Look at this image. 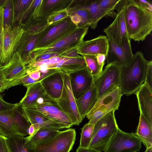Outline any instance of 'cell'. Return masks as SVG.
<instances>
[{"label":"cell","mask_w":152,"mask_h":152,"mask_svg":"<svg viewBox=\"0 0 152 152\" xmlns=\"http://www.w3.org/2000/svg\"><path fill=\"white\" fill-rule=\"evenodd\" d=\"M121 68L110 64L107 65L100 75L94 79L98 99L114 88L119 86Z\"/></svg>","instance_id":"cell-11"},{"label":"cell","mask_w":152,"mask_h":152,"mask_svg":"<svg viewBox=\"0 0 152 152\" xmlns=\"http://www.w3.org/2000/svg\"><path fill=\"white\" fill-rule=\"evenodd\" d=\"M18 105L11 110L0 111V135L7 137L17 135L14 122Z\"/></svg>","instance_id":"cell-29"},{"label":"cell","mask_w":152,"mask_h":152,"mask_svg":"<svg viewBox=\"0 0 152 152\" xmlns=\"http://www.w3.org/2000/svg\"><path fill=\"white\" fill-rule=\"evenodd\" d=\"M75 129H69L60 131L46 144L33 149L34 152H70L76 139Z\"/></svg>","instance_id":"cell-10"},{"label":"cell","mask_w":152,"mask_h":152,"mask_svg":"<svg viewBox=\"0 0 152 152\" xmlns=\"http://www.w3.org/2000/svg\"><path fill=\"white\" fill-rule=\"evenodd\" d=\"M115 9L118 13L115 20L103 31L108 39L118 45L122 46L131 40L129 39L126 27L122 0H120Z\"/></svg>","instance_id":"cell-9"},{"label":"cell","mask_w":152,"mask_h":152,"mask_svg":"<svg viewBox=\"0 0 152 152\" xmlns=\"http://www.w3.org/2000/svg\"><path fill=\"white\" fill-rule=\"evenodd\" d=\"M63 75L64 86L62 93L56 101L73 125H79L83 120L79 113L76 100L72 92L69 75L64 72Z\"/></svg>","instance_id":"cell-8"},{"label":"cell","mask_w":152,"mask_h":152,"mask_svg":"<svg viewBox=\"0 0 152 152\" xmlns=\"http://www.w3.org/2000/svg\"><path fill=\"white\" fill-rule=\"evenodd\" d=\"M137 0L141 5L148 10L152 12V4L151 1L146 0Z\"/></svg>","instance_id":"cell-48"},{"label":"cell","mask_w":152,"mask_h":152,"mask_svg":"<svg viewBox=\"0 0 152 152\" xmlns=\"http://www.w3.org/2000/svg\"><path fill=\"white\" fill-rule=\"evenodd\" d=\"M3 8L0 7V36L3 29Z\"/></svg>","instance_id":"cell-49"},{"label":"cell","mask_w":152,"mask_h":152,"mask_svg":"<svg viewBox=\"0 0 152 152\" xmlns=\"http://www.w3.org/2000/svg\"><path fill=\"white\" fill-rule=\"evenodd\" d=\"M61 56V55L57 53H47L35 57L34 60L31 62L38 61L43 60H47L51 58L59 56Z\"/></svg>","instance_id":"cell-45"},{"label":"cell","mask_w":152,"mask_h":152,"mask_svg":"<svg viewBox=\"0 0 152 152\" xmlns=\"http://www.w3.org/2000/svg\"><path fill=\"white\" fill-rule=\"evenodd\" d=\"M108 50L106 56L107 65L113 64L121 68L129 64L134 56L131 41L120 46L108 39Z\"/></svg>","instance_id":"cell-13"},{"label":"cell","mask_w":152,"mask_h":152,"mask_svg":"<svg viewBox=\"0 0 152 152\" xmlns=\"http://www.w3.org/2000/svg\"><path fill=\"white\" fill-rule=\"evenodd\" d=\"M78 4L86 8L88 10L90 17L89 26L94 29L98 22L106 16L100 8L98 0H75Z\"/></svg>","instance_id":"cell-28"},{"label":"cell","mask_w":152,"mask_h":152,"mask_svg":"<svg viewBox=\"0 0 152 152\" xmlns=\"http://www.w3.org/2000/svg\"><path fill=\"white\" fill-rule=\"evenodd\" d=\"M26 94L19 103L23 107L34 105L39 98L46 94L40 81L26 86Z\"/></svg>","instance_id":"cell-27"},{"label":"cell","mask_w":152,"mask_h":152,"mask_svg":"<svg viewBox=\"0 0 152 152\" xmlns=\"http://www.w3.org/2000/svg\"><path fill=\"white\" fill-rule=\"evenodd\" d=\"M145 152H152V146L146 148Z\"/></svg>","instance_id":"cell-52"},{"label":"cell","mask_w":152,"mask_h":152,"mask_svg":"<svg viewBox=\"0 0 152 152\" xmlns=\"http://www.w3.org/2000/svg\"><path fill=\"white\" fill-rule=\"evenodd\" d=\"M34 128L32 125H31L30 126L28 131V136L32 135L34 132Z\"/></svg>","instance_id":"cell-51"},{"label":"cell","mask_w":152,"mask_h":152,"mask_svg":"<svg viewBox=\"0 0 152 152\" xmlns=\"http://www.w3.org/2000/svg\"><path fill=\"white\" fill-rule=\"evenodd\" d=\"M78 48L70 50L61 55L63 58L57 63L47 66L48 69H58L68 74L86 67L84 58L77 53Z\"/></svg>","instance_id":"cell-15"},{"label":"cell","mask_w":152,"mask_h":152,"mask_svg":"<svg viewBox=\"0 0 152 152\" xmlns=\"http://www.w3.org/2000/svg\"><path fill=\"white\" fill-rule=\"evenodd\" d=\"M88 27L78 28L53 45L48 47L34 49L31 56L34 60L35 57L49 53H56L61 55L72 49L78 48L83 41Z\"/></svg>","instance_id":"cell-5"},{"label":"cell","mask_w":152,"mask_h":152,"mask_svg":"<svg viewBox=\"0 0 152 152\" xmlns=\"http://www.w3.org/2000/svg\"><path fill=\"white\" fill-rule=\"evenodd\" d=\"M0 68L7 80L11 84V87L18 85V82L26 72V66L17 51L10 62Z\"/></svg>","instance_id":"cell-16"},{"label":"cell","mask_w":152,"mask_h":152,"mask_svg":"<svg viewBox=\"0 0 152 152\" xmlns=\"http://www.w3.org/2000/svg\"><path fill=\"white\" fill-rule=\"evenodd\" d=\"M71 89L76 100L80 98L90 88L94 79L86 67L68 74Z\"/></svg>","instance_id":"cell-14"},{"label":"cell","mask_w":152,"mask_h":152,"mask_svg":"<svg viewBox=\"0 0 152 152\" xmlns=\"http://www.w3.org/2000/svg\"><path fill=\"white\" fill-rule=\"evenodd\" d=\"M75 1L73 0L70 6L67 10L69 17L77 28L88 27L90 21L88 10Z\"/></svg>","instance_id":"cell-24"},{"label":"cell","mask_w":152,"mask_h":152,"mask_svg":"<svg viewBox=\"0 0 152 152\" xmlns=\"http://www.w3.org/2000/svg\"><path fill=\"white\" fill-rule=\"evenodd\" d=\"M111 111L94 124L93 136L89 148L104 152L118 128L115 116Z\"/></svg>","instance_id":"cell-3"},{"label":"cell","mask_w":152,"mask_h":152,"mask_svg":"<svg viewBox=\"0 0 152 152\" xmlns=\"http://www.w3.org/2000/svg\"><path fill=\"white\" fill-rule=\"evenodd\" d=\"M136 135L146 148L152 146V123L140 114Z\"/></svg>","instance_id":"cell-30"},{"label":"cell","mask_w":152,"mask_h":152,"mask_svg":"<svg viewBox=\"0 0 152 152\" xmlns=\"http://www.w3.org/2000/svg\"><path fill=\"white\" fill-rule=\"evenodd\" d=\"M77 28L69 17L50 24L41 33L34 49L50 46Z\"/></svg>","instance_id":"cell-4"},{"label":"cell","mask_w":152,"mask_h":152,"mask_svg":"<svg viewBox=\"0 0 152 152\" xmlns=\"http://www.w3.org/2000/svg\"><path fill=\"white\" fill-rule=\"evenodd\" d=\"M98 99L96 88L93 83L86 93L76 100L79 113L83 120L93 108Z\"/></svg>","instance_id":"cell-25"},{"label":"cell","mask_w":152,"mask_h":152,"mask_svg":"<svg viewBox=\"0 0 152 152\" xmlns=\"http://www.w3.org/2000/svg\"><path fill=\"white\" fill-rule=\"evenodd\" d=\"M97 60L102 71L103 70V68L105 64L106 59V56L103 54H99L96 55Z\"/></svg>","instance_id":"cell-47"},{"label":"cell","mask_w":152,"mask_h":152,"mask_svg":"<svg viewBox=\"0 0 152 152\" xmlns=\"http://www.w3.org/2000/svg\"><path fill=\"white\" fill-rule=\"evenodd\" d=\"M152 62L148 65L144 81L145 83L152 91Z\"/></svg>","instance_id":"cell-43"},{"label":"cell","mask_w":152,"mask_h":152,"mask_svg":"<svg viewBox=\"0 0 152 152\" xmlns=\"http://www.w3.org/2000/svg\"><path fill=\"white\" fill-rule=\"evenodd\" d=\"M108 48L107 37L100 35L89 40L83 41L78 48L77 53L82 56L103 54L106 56Z\"/></svg>","instance_id":"cell-18"},{"label":"cell","mask_w":152,"mask_h":152,"mask_svg":"<svg viewBox=\"0 0 152 152\" xmlns=\"http://www.w3.org/2000/svg\"><path fill=\"white\" fill-rule=\"evenodd\" d=\"M76 152H90V151L88 148L78 147L76 150Z\"/></svg>","instance_id":"cell-50"},{"label":"cell","mask_w":152,"mask_h":152,"mask_svg":"<svg viewBox=\"0 0 152 152\" xmlns=\"http://www.w3.org/2000/svg\"><path fill=\"white\" fill-rule=\"evenodd\" d=\"M96 55H82L85 60L86 68L93 77L94 79L97 77L102 72L98 63Z\"/></svg>","instance_id":"cell-37"},{"label":"cell","mask_w":152,"mask_h":152,"mask_svg":"<svg viewBox=\"0 0 152 152\" xmlns=\"http://www.w3.org/2000/svg\"><path fill=\"white\" fill-rule=\"evenodd\" d=\"M135 94L140 114L152 123V91L144 83Z\"/></svg>","instance_id":"cell-22"},{"label":"cell","mask_w":152,"mask_h":152,"mask_svg":"<svg viewBox=\"0 0 152 152\" xmlns=\"http://www.w3.org/2000/svg\"><path fill=\"white\" fill-rule=\"evenodd\" d=\"M39 112L60 124L63 128H69L73 125L70 119L53 99L46 102L24 107Z\"/></svg>","instance_id":"cell-12"},{"label":"cell","mask_w":152,"mask_h":152,"mask_svg":"<svg viewBox=\"0 0 152 152\" xmlns=\"http://www.w3.org/2000/svg\"><path fill=\"white\" fill-rule=\"evenodd\" d=\"M6 137L10 152H34L33 150L26 149L25 148L26 137L14 135Z\"/></svg>","instance_id":"cell-34"},{"label":"cell","mask_w":152,"mask_h":152,"mask_svg":"<svg viewBox=\"0 0 152 152\" xmlns=\"http://www.w3.org/2000/svg\"><path fill=\"white\" fill-rule=\"evenodd\" d=\"M33 0H12L14 12V26L19 27L22 17Z\"/></svg>","instance_id":"cell-33"},{"label":"cell","mask_w":152,"mask_h":152,"mask_svg":"<svg viewBox=\"0 0 152 152\" xmlns=\"http://www.w3.org/2000/svg\"><path fill=\"white\" fill-rule=\"evenodd\" d=\"M18 103H10L4 101L0 94V111H4L11 110L16 107Z\"/></svg>","instance_id":"cell-42"},{"label":"cell","mask_w":152,"mask_h":152,"mask_svg":"<svg viewBox=\"0 0 152 152\" xmlns=\"http://www.w3.org/2000/svg\"><path fill=\"white\" fill-rule=\"evenodd\" d=\"M124 16L129 39L143 41L152 30V12L137 0H122Z\"/></svg>","instance_id":"cell-1"},{"label":"cell","mask_w":152,"mask_h":152,"mask_svg":"<svg viewBox=\"0 0 152 152\" xmlns=\"http://www.w3.org/2000/svg\"><path fill=\"white\" fill-rule=\"evenodd\" d=\"M122 96L120 87L114 88L99 98L86 116L90 115L97 110L102 111L107 114L111 111L118 110Z\"/></svg>","instance_id":"cell-17"},{"label":"cell","mask_w":152,"mask_h":152,"mask_svg":"<svg viewBox=\"0 0 152 152\" xmlns=\"http://www.w3.org/2000/svg\"><path fill=\"white\" fill-rule=\"evenodd\" d=\"M94 124L88 123L81 129L79 147L88 148L92 140Z\"/></svg>","instance_id":"cell-36"},{"label":"cell","mask_w":152,"mask_h":152,"mask_svg":"<svg viewBox=\"0 0 152 152\" xmlns=\"http://www.w3.org/2000/svg\"><path fill=\"white\" fill-rule=\"evenodd\" d=\"M120 0H98L99 7L106 16L115 18L117 13L114 12Z\"/></svg>","instance_id":"cell-38"},{"label":"cell","mask_w":152,"mask_h":152,"mask_svg":"<svg viewBox=\"0 0 152 152\" xmlns=\"http://www.w3.org/2000/svg\"><path fill=\"white\" fill-rule=\"evenodd\" d=\"M73 0H42L40 9V16L48 19L52 13L67 10Z\"/></svg>","instance_id":"cell-26"},{"label":"cell","mask_w":152,"mask_h":152,"mask_svg":"<svg viewBox=\"0 0 152 152\" xmlns=\"http://www.w3.org/2000/svg\"><path fill=\"white\" fill-rule=\"evenodd\" d=\"M22 109L25 116L34 128L33 133L41 128H51L57 130L63 128L59 124L39 112L23 107Z\"/></svg>","instance_id":"cell-20"},{"label":"cell","mask_w":152,"mask_h":152,"mask_svg":"<svg viewBox=\"0 0 152 152\" xmlns=\"http://www.w3.org/2000/svg\"><path fill=\"white\" fill-rule=\"evenodd\" d=\"M63 56H61L50 58L49 59L43 60L38 61L31 62L26 66V69L29 70L35 69L42 65H49L56 64L62 59Z\"/></svg>","instance_id":"cell-39"},{"label":"cell","mask_w":152,"mask_h":152,"mask_svg":"<svg viewBox=\"0 0 152 152\" xmlns=\"http://www.w3.org/2000/svg\"><path fill=\"white\" fill-rule=\"evenodd\" d=\"M24 32L22 28L18 26L3 28L0 36V67L8 64L17 51Z\"/></svg>","instance_id":"cell-6"},{"label":"cell","mask_w":152,"mask_h":152,"mask_svg":"<svg viewBox=\"0 0 152 152\" xmlns=\"http://www.w3.org/2000/svg\"><path fill=\"white\" fill-rule=\"evenodd\" d=\"M0 152H10L6 137L0 135Z\"/></svg>","instance_id":"cell-46"},{"label":"cell","mask_w":152,"mask_h":152,"mask_svg":"<svg viewBox=\"0 0 152 152\" xmlns=\"http://www.w3.org/2000/svg\"><path fill=\"white\" fill-rule=\"evenodd\" d=\"M59 131L51 128H41L26 137L24 147L26 149L33 150L42 146L53 139Z\"/></svg>","instance_id":"cell-21"},{"label":"cell","mask_w":152,"mask_h":152,"mask_svg":"<svg viewBox=\"0 0 152 152\" xmlns=\"http://www.w3.org/2000/svg\"><path fill=\"white\" fill-rule=\"evenodd\" d=\"M10 88V82L6 79L2 70L0 68V93Z\"/></svg>","instance_id":"cell-41"},{"label":"cell","mask_w":152,"mask_h":152,"mask_svg":"<svg viewBox=\"0 0 152 152\" xmlns=\"http://www.w3.org/2000/svg\"><path fill=\"white\" fill-rule=\"evenodd\" d=\"M141 143L135 133L124 132L118 128L104 152H137Z\"/></svg>","instance_id":"cell-7"},{"label":"cell","mask_w":152,"mask_h":152,"mask_svg":"<svg viewBox=\"0 0 152 152\" xmlns=\"http://www.w3.org/2000/svg\"><path fill=\"white\" fill-rule=\"evenodd\" d=\"M42 0H33L31 4L23 14L19 27L21 28L40 16V9Z\"/></svg>","instance_id":"cell-32"},{"label":"cell","mask_w":152,"mask_h":152,"mask_svg":"<svg viewBox=\"0 0 152 152\" xmlns=\"http://www.w3.org/2000/svg\"><path fill=\"white\" fill-rule=\"evenodd\" d=\"M41 82L46 94L57 101L61 96L64 86L63 72H56L44 78Z\"/></svg>","instance_id":"cell-19"},{"label":"cell","mask_w":152,"mask_h":152,"mask_svg":"<svg viewBox=\"0 0 152 152\" xmlns=\"http://www.w3.org/2000/svg\"><path fill=\"white\" fill-rule=\"evenodd\" d=\"M68 17L67 10L55 12L51 14L48 18V23L49 25Z\"/></svg>","instance_id":"cell-40"},{"label":"cell","mask_w":152,"mask_h":152,"mask_svg":"<svg viewBox=\"0 0 152 152\" xmlns=\"http://www.w3.org/2000/svg\"><path fill=\"white\" fill-rule=\"evenodd\" d=\"M47 18L39 16L23 27L25 32L31 35L41 33L48 25Z\"/></svg>","instance_id":"cell-31"},{"label":"cell","mask_w":152,"mask_h":152,"mask_svg":"<svg viewBox=\"0 0 152 152\" xmlns=\"http://www.w3.org/2000/svg\"><path fill=\"white\" fill-rule=\"evenodd\" d=\"M38 82L39 81L34 80L31 78L29 75L26 72V73L19 81L18 85H22L26 87Z\"/></svg>","instance_id":"cell-44"},{"label":"cell","mask_w":152,"mask_h":152,"mask_svg":"<svg viewBox=\"0 0 152 152\" xmlns=\"http://www.w3.org/2000/svg\"><path fill=\"white\" fill-rule=\"evenodd\" d=\"M152 62L146 60L142 53L138 51L129 64L121 68L119 87L122 96L135 93L144 82L148 67Z\"/></svg>","instance_id":"cell-2"},{"label":"cell","mask_w":152,"mask_h":152,"mask_svg":"<svg viewBox=\"0 0 152 152\" xmlns=\"http://www.w3.org/2000/svg\"><path fill=\"white\" fill-rule=\"evenodd\" d=\"M6 0H0V7H2Z\"/></svg>","instance_id":"cell-53"},{"label":"cell","mask_w":152,"mask_h":152,"mask_svg":"<svg viewBox=\"0 0 152 152\" xmlns=\"http://www.w3.org/2000/svg\"><path fill=\"white\" fill-rule=\"evenodd\" d=\"M2 7L3 12V28L14 26V12L12 0H6Z\"/></svg>","instance_id":"cell-35"},{"label":"cell","mask_w":152,"mask_h":152,"mask_svg":"<svg viewBox=\"0 0 152 152\" xmlns=\"http://www.w3.org/2000/svg\"><path fill=\"white\" fill-rule=\"evenodd\" d=\"M41 33L31 35L24 32L21 37L17 52L26 66L32 60L31 53L35 49Z\"/></svg>","instance_id":"cell-23"}]
</instances>
